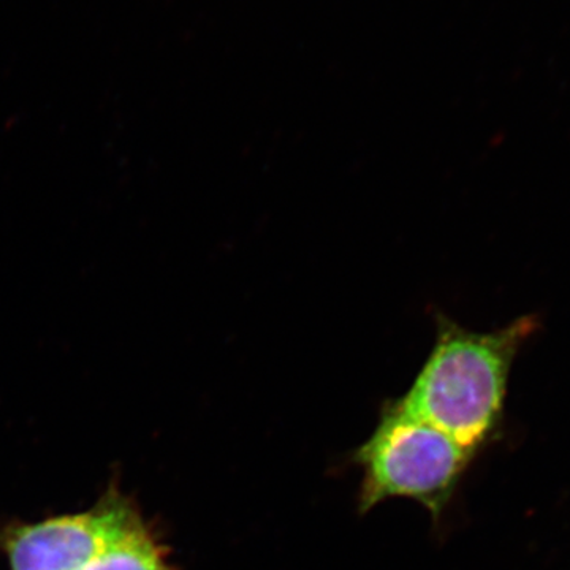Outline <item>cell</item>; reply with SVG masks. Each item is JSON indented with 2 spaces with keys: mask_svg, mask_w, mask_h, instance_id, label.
I'll list each match as a JSON object with an SVG mask.
<instances>
[{
  "mask_svg": "<svg viewBox=\"0 0 570 570\" xmlns=\"http://www.w3.org/2000/svg\"><path fill=\"white\" fill-rule=\"evenodd\" d=\"M142 524L137 508L110 491L88 512L14 528L3 546L11 570H78Z\"/></svg>",
  "mask_w": 570,
  "mask_h": 570,
  "instance_id": "cell-3",
  "label": "cell"
},
{
  "mask_svg": "<svg viewBox=\"0 0 570 570\" xmlns=\"http://www.w3.org/2000/svg\"><path fill=\"white\" fill-rule=\"evenodd\" d=\"M538 330L534 316L494 332H474L439 314L433 348L393 406L478 453L501 422L515 356Z\"/></svg>",
  "mask_w": 570,
  "mask_h": 570,
  "instance_id": "cell-1",
  "label": "cell"
},
{
  "mask_svg": "<svg viewBox=\"0 0 570 570\" xmlns=\"http://www.w3.org/2000/svg\"><path fill=\"white\" fill-rule=\"evenodd\" d=\"M78 570H175L167 551L146 524L112 543Z\"/></svg>",
  "mask_w": 570,
  "mask_h": 570,
  "instance_id": "cell-4",
  "label": "cell"
},
{
  "mask_svg": "<svg viewBox=\"0 0 570 570\" xmlns=\"http://www.w3.org/2000/svg\"><path fill=\"white\" fill-rule=\"evenodd\" d=\"M474 456L444 431L409 417L390 401L376 430L355 453L363 471L360 512L385 499L409 498L438 521Z\"/></svg>",
  "mask_w": 570,
  "mask_h": 570,
  "instance_id": "cell-2",
  "label": "cell"
}]
</instances>
